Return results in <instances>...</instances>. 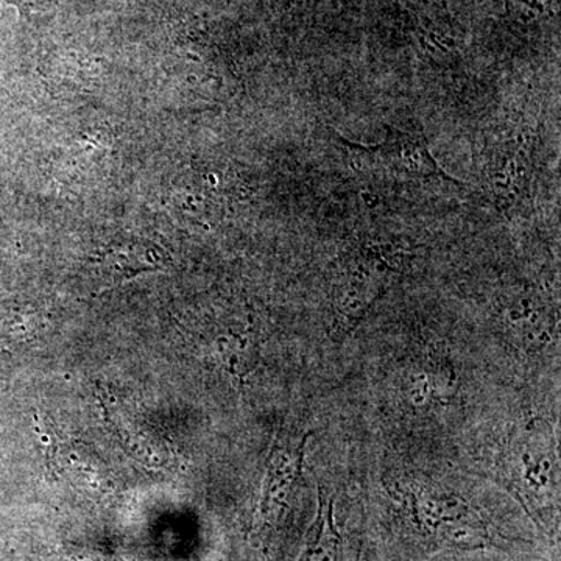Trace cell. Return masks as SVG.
<instances>
[{"label":"cell","instance_id":"cell-3","mask_svg":"<svg viewBox=\"0 0 561 561\" xmlns=\"http://www.w3.org/2000/svg\"><path fill=\"white\" fill-rule=\"evenodd\" d=\"M400 273L397 257L376 243H354L342 254L331 289L332 331L356 330Z\"/></svg>","mask_w":561,"mask_h":561},{"label":"cell","instance_id":"cell-1","mask_svg":"<svg viewBox=\"0 0 561 561\" xmlns=\"http://www.w3.org/2000/svg\"><path fill=\"white\" fill-rule=\"evenodd\" d=\"M391 496L400 505L405 524L430 548L478 551L502 540L481 513L454 494L416 483H397Z\"/></svg>","mask_w":561,"mask_h":561},{"label":"cell","instance_id":"cell-2","mask_svg":"<svg viewBox=\"0 0 561 561\" xmlns=\"http://www.w3.org/2000/svg\"><path fill=\"white\" fill-rule=\"evenodd\" d=\"M508 489L546 534L559 531V454L551 427L531 421L508 440L504 457Z\"/></svg>","mask_w":561,"mask_h":561},{"label":"cell","instance_id":"cell-8","mask_svg":"<svg viewBox=\"0 0 561 561\" xmlns=\"http://www.w3.org/2000/svg\"><path fill=\"white\" fill-rule=\"evenodd\" d=\"M298 561H343V540L334 518V500L319 491L316 519Z\"/></svg>","mask_w":561,"mask_h":561},{"label":"cell","instance_id":"cell-7","mask_svg":"<svg viewBox=\"0 0 561 561\" xmlns=\"http://www.w3.org/2000/svg\"><path fill=\"white\" fill-rule=\"evenodd\" d=\"M402 3L411 16L421 49L434 57H445L459 47L456 24L440 3L435 0H402Z\"/></svg>","mask_w":561,"mask_h":561},{"label":"cell","instance_id":"cell-6","mask_svg":"<svg viewBox=\"0 0 561 561\" xmlns=\"http://www.w3.org/2000/svg\"><path fill=\"white\" fill-rule=\"evenodd\" d=\"M312 432H306L298 440L276 438L267 459L264 486L260 504V524L262 530L279 527L290 511L298 483L305 468L306 446Z\"/></svg>","mask_w":561,"mask_h":561},{"label":"cell","instance_id":"cell-9","mask_svg":"<svg viewBox=\"0 0 561 561\" xmlns=\"http://www.w3.org/2000/svg\"><path fill=\"white\" fill-rule=\"evenodd\" d=\"M102 268H108L117 278L127 279L142 272L160 271L164 267V257L153 243L133 242L114 245L103 251L98 260Z\"/></svg>","mask_w":561,"mask_h":561},{"label":"cell","instance_id":"cell-4","mask_svg":"<svg viewBox=\"0 0 561 561\" xmlns=\"http://www.w3.org/2000/svg\"><path fill=\"white\" fill-rule=\"evenodd\" d=\"M339 142L350 153L351 168L364 175L401 183L440 180L463 186L460 181L443 171L421 133L387 127L386 139L376 146H360L343 138Z\"/></svg>","mask_w":561,"mask_h":561},{"label":"cell","instance_id":"cell-5","mask_svg":"<svg viewBox=\"0 0 561 561\" xmlns=\"http://www.w3.org/2000/svg\"><path fill=\"white\" fill-rule=\"evenodd\" d=\"M485 180L501 213H512L529 192L534 175V136L529 130H513L502 136L486 154Z\"/></svg>","mask_w":561,"mask_h":561}]
</instances>
